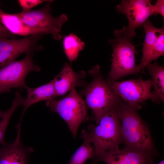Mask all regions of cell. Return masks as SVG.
<instances>
[{
	"label": "cell",
	"mask_w": 164,
	"mask_h": 164,
	"mask_svg": "<svg viewBox=\"0 0 164 164\" xmlns=\"http://www.w3.org/2000/svg\"><path fill=\"white\" fill-rule=\"evenodd\" d=\"M145 36L141 61L137 65L138 72L143 71L152 61L164 54V28H158L147 20L143 25Z\"/></svg>",
	"instance_id": "11"
},
{
	"label": "cell",
	"mask_w": 164,
	"mask_h": 164,
	"mask_svg": "<svg viewBox=\"0 0 164 164\" xmlns=\"http://www.w3.org/2000/svg\"><path fill=\"white\" fill-rule=\"evenodd\" d=\"M116 9L126 15L128 25L122 29L132 38L135 36L136 29L142 26L149 17L157 14L154 5L149 0H123Z\"/></svg>",
	"instance_id": "10"
},
{
	"label": "cell",
	"mask_w": 164,
	"mask_h": 164,
	"mask_svg": "<svg viewBox=\"0 0 164 164\" xmlns=\"http://www.w3.org/2000/svg\"><path fill=\"white\" fill-rule=\"evenodd\" d=\"M25 99L18 91L15 93V97L13 100L10 108L5 111V113L0 121V143L5 144L4 136L6 128L10 118L14 112L20 105H23Z\"/></svg>",
	"instance_id": "19"
},
{
	"label": "cell",
	"mask_w": 164,
	"mask_h": 164,
	"mask_svg": "<svg viewBox=\"0 0 164 164\" xmlns=\"http://www.w3.org/2000/svg\"><path fill=\"white\" fill-rule=\"evenodd\" d=\"M158 164H164V160H163Z\"/></svg>",
	"instance_id": "25"
},
{
	"label": "cell",
	"mask_w": 164,
	"mask_h": 164,
	"mask_svg": "<svg viewBox=\"0 0 164 164\" xmlns=\"http://www.w3.org/2000/svg\"><path fill=\"white\" fill-rule=\"evenodd\" d=\"M20 133L15 140L0 148V164H27L28 152L21 143Z\"/></svg>",
	"instance_id": "14"
},
{
	"label": "cell",
	"mask_w": 164,
	"mask_h": 164,
	"mask_svg": "<svg viewBox=\"0 0 164 164\" xmlns=\"http://www.w3.org/2000/svg\"><path fill=\"white\" fill-rule=\"evenodd\" d=\"M25 89L27 91V96L22 105L24 107L21 119L26 110L30 106L42 101L47 102L53 100L56 97L53 80L46 84L38 87L32 88L27 86Z\"/></svg>",
	"instance_id": "16"
},
{
	"label": "cell",
	"mask_w": 164,
	"mask_h": 164,
	"mask_svg": "<svg viewBox=\"0 0 164 164\" xmlns=\"http://www.w3.org/2000/svg\"><path fill=\"white\" fill-rule=\"evenodd\" d=\"M47 0H19L20 5L22 8L23 11L30 10L32 8Z\"/></svg>",
	"instance_id": "21"
},
{
	"label": "cell",
	"mask_w": 164,
	"mask_h": 164,
	"mask_svg": "<svg viewBox=\"0 0 164 164\" xmlns=\"http://www.w3.org/2000/svg\"><path fill=\"white\" fill-rule=\"evenodd\" d=\"M94 155L93 146L91 143L84 141L73 154L69 164H84L87 159H93Z\"/></svg>",
	"instance_id": "20"
},
{
	"label": "cell",
	"mask_w": 164,
	"mask_h": 164,
	"mask_svg": "<svg viewBox=\"0 0 164 164\" xmlns=\"http://www.w3.org/2000/svg\"><path fill=\"white\" fill-rule=\"evenodd\" d=\"M0 22L9 31L15 35L26 36L43 34H50L47 30L31 27L25 24L15 14H8L2 12Z\"/></svg>",
	"instance_id": "15"
},
{
	"label": "cell",
	"mask_w": 164,
	"mask_h": 164,
	"mask_svg": "<svg viewBox=\"0 0 164 164\" xmlns=\"http://www.w3.org/2000/svg\"><path fill=\"white\" fill-rule=\"evenodd\" d=\"M45 35H34L17 39L0 37V68L15 60L22 53L32 55L42 50L43 47L39 42Z\"/></svg>",
	"instance_id": "9"
},
{
	"label": "cell",
	"mask_w": 164,
	"mask_h": 164,
	"mask_svg": "<svg viewBox=\"0 0 164 164\" xmlns=\"http://www.w3.org/2000/svg\"><path fill=\"white\" fill-rule=\"evenodd\" d=\"M15 35L9 31L4 26L0 23V37L14 38Z\"/></svg>",
	"instance_id": "23"
},
{
	"label": "cell",
	"mask_w": 164,
	"mask_h": 164,
	"mask_svg": "<svg viewBox=\"0 0 164 164\" xmlns=\"http://www.w3.org/2000/svg\"><path fill=\"white\" fill-rule=\"evenodd\" d=\"M137 110L122 100L118 104L121 140L125 146L152 153L153 145L150 133Z\"/></svg>",
	"instance_id": "2"
},
{
	"label": "cell",
	"mask_w": 164,
	"mask_h": 164,
	"mask_svg": "<svg viewBox=\"0 0 164 164\" xmlns=\"http://www.w3.org/2000/svg\"><path fill=\"white\" fill-rule=\"evenodd\" d=\"M49 0L45 6L38 10H29L15 13L26 25L33 28L47 31L53 38L60 40L61 27L67 20V15L63 14L58 17H54L51 13V2Z\"/></svg>",
	"instance_id": "7"
},
{
	"label": "cell",
	"mask_w": 164,
	"mask_h": 164,
	"mask_svg": "<svg viewBox=\"0 0 164 164\" xmlns=\"http://www.w3.org/2000/svg\"><path fill=\"white\" fill-rule=\"evenodd\" d=\"M63 44L65 53L70 62L76 60L85 43L76 35L71 33L63 39Z\"/></svg>",
	"instance_id": "18"
},
{
	"label": "cell",
	"mask_w": 164,
	"mask_h": 164,
	"mask_svg": "<svg viewBox=\"0 0 164 164\" xmlns=\"http://www.w3.org/2000/svg\"><path fill=\"white\" fill-rule=\"evenodd\" d=\"M153 160L152 153L125 146L121 149L118 148L105 153L96 163L101 161L106 164H152Z\"/></svg>",
	"instance_id": "12"
},
{
	"label": "cell",
	"mask_w": 164,
	"mask_h": 164,
	"mask_svg": "<svg viewBox=\"0 0 164 164\" xmlns=\"http://www.w3.org/2000/svg\"><path fill=\"white\" fill-rule=\"evenodd\" d=\"M114 38L109 39L113 50L108 79L114 81L138 72L135 64L137 52L132 41L122 29L114 31Z\"/></svg>",
	"instance_id": "3"
},
{
	"label": "cell",
	"mask_w": 164,
	"mask_h": 164,
	"mask_svg": "<svg viewBox=\"0 0 164 164\" xmlns=\"http://www.w3.org/2000/svg\"><path fill=\"white\" fill-rule=\"evenodd\" d=\"M46 104L51 111L58 114L65 121L75 138L80 125L87 119L86 102L75 88L63 99L47 101Z\"/></svg>",
	"instance_id": "5"
},
{
	"label": "cell",
	"mask_w": 164,
	"mask_h": 164,
	"mask_svg": "<svg viewBox=\"0 0 164 164\" xmlns=\"http://www.w3.org/2000/svg\"><path fill=\"white\" fill-rule=\"evenodd\" d=\"M40 68L35 64L32 55H26L23 59L15 60L0 68V94L14 87L25 88L26 77L30 72H38Z\"/></svg>",
	"instance_id": "8"
},
{
	"label": "cell",
	"mask_w": 164,
	"mask_h": 164,
	"mask_svg": "<svg viewBox=\"0 0 164 164\" xmlns=\"http://www.w3.org/2000/svg\"><path fill=\"white\" fill-rule=\"evenodd\" d=\"M157 13H159L164 18V1L158 0L154 5Z\"/></svg>",
	"instance_id": "22"
},
{
	"label": "cell",
	"mask_w": 164,
	"mask_h": 164,
	"mask_svg": "<svg viewBox=\"0 0 164 164\" xmlns=\"http://www.w3.org/2000/svg\"><path fill=\"white\" fill-rule=\"evenodd\" d=\"M118 104L100 117L95 121V125L90 124L87 127V130L82 131L80 137L84 141L92 143L94 145V164L104 154L119 148L122 141L120 121L118 111Z\"/></svg>",
	"instance_id": "1"
},
{
	"label": "cell",
	"mask_w": 164,
	"mask_h": 164,
	"mask_svg": "<svg viewBox=\"0 0 164 164\" xmlns=\"http://www.w3.org/2000/svg\"><path fill=\"white\" fill-rule=\"evenodd\" d=\"M150 75L153 89L152 94L158 103L164 101V67L156 62L145 67Z\"/></svg>",
	"instance_id": "17"
},
{
	"label": "cell",
	"mask_w": 164,
	"mask_h": 164,
	"mask_svg": "<svg viewBox=\"0 0 164 164\" xmlns=\"http://www.w3.org/2000/svg\"><path fill=\"white\" fill-rule=\"evenodd\" d=\"M75 72L66 63L60 73L53 80L56 97L64 95L82 82V74Z\"/></svg>",
	"instance_id": "13"
},
{
	"label": "cell",
	"mask_w": 164,
	"mask_h": 164,
	"mask_svg": "<svg viewBox=\"0 0 164 164\" xmlns=\"http://www.w3.org/2000/svg\"><path fill=\"white\" fill-rule=\"evenodd\" d=\"M5 112V111H2L0 110V118H2Z\"/></svg>",
	"instance_id": "24"
},
{
	"label": "cell",
	"mask_w": 164,
	"mask_h": 164,
	"mask_svg": "<svg viewBox=\"0 0 164 164\" xmlns=\"http://www.w3.org/2000/svg\"><path fill=\"white\" fill-rule=\"evenodd\" d=\"M107 82L116 95L127 104L137 110L141 108L140 103L148 99L158 103L151 91L152 81L150 79L117 81L108 78Z\"/></svg>",
	"instance_id": "6"
},
{
	"label": "cell",
	"mask_w": 164,
	"mask_h": 164,
	"mask_svg": "<svg viewBox=\"0 0 164 164\" xmlns=\"http://www.w3.org/2000/svg\"><path fill=\"white\" fill-rule=\"evenodd\" d=\"M2 12L1 10L0 9V18L1 16V14H2Z\"/></svg>",
	"instance_id": "26"
},
{
	"label": "cell",
	"mask_w": 164,
	"mask_h": 164,
	"mask_svg": "<svg viewBox=\"0 0 164 164\" xmlns=\"http://www.w3.org/2000/svg\"><path fill=\"white\" fill-rule=\"evenodd\" d=\"M97 65L92 70L94 77L84 90L86 103L93 113L95 121L103 114L117 105L121 99L112 90L100 72Z\"/></svg>",
	"instance_id": "4"
}]
</instances>
